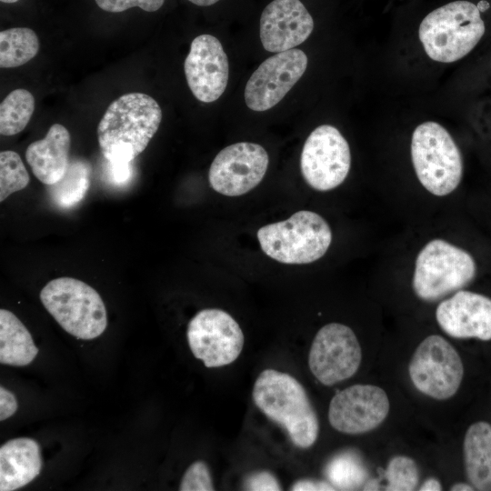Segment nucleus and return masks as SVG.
Segmentation results:
<instances>
[{
    "label": "nucleus",
    "mask_w": 491,
    "mask_h": 491,
    "mask_svg": "<svg viewBox=\"0 0 491 491\" xmlns=\"http://www.w3.org/2000/svg\"><path fill=\"white\" fill-rule=\"evenodd\" d=\"M184 70L196 99L204 103L217 100L225 92L229 77L228 58L220 41L208 34L193 39Z\"/></svg>",
    "instance_id": "obj_15"
},
{
    "label": "nucleus",
    "mask_w": 491,
    "mask_h": 491,
    "mask_svg": "<svg viewBox=\"0 0 491 491\" xmlns=\"http://www.w3.org/2000/svg\"><path fill=\"white\" fill-rule=\"evenodd\" d=\"M0 1L5 4H12V3L17 2L18 0H0Z\"/></svg>",
    "instance_id": "obj_37"
},
{
    "label": "nucleus",
    "mask_w": 491,
    "mask_h": 491,
    "mask_svg": "<svg viewBox=\"0 0 491 491\" xmlns=\"http://www.w3.org/2000/svg\"><path fill=\"white\" fill-rule=\"evenodd\" d=\"M161 120V107L150 95L133 92L119 96L110 104L97 125L104 157L114 167L128 165L146 148Z\"/></svg>",
    "instance_id": "obj_1"
},
{
    "label": "nucleus",
    "mask_w": 491,
    "mask_h": 491,
    "mask_svg": "<svg viewBox=\"0 0 491 491\" xmlns=\"http://www.w3.org/2000/svg\"><path fill=\"white\" fill-rule=\"evenodd\" d=\"M252 396L259 410L280 425L295 446L309 448L316 443L318 418L305 388L295 377L266 369L256 378Z\"/></svg>",
    "instance_id": "obj_2"
},
{
    "label": "nucleus",
    "mask_w": 491,
    "mask_h": 491,
    "mask_svg": "<svg viewBox=\"0 0 491 491\" xmlns=\"http://www.w3.org/2000/svg\"><path fill=\"white\" fill-rule=\"evenodd\" d=\"M104 11L111 13L124 12L132 7H139L146 12L157 11L165 0H95Z\"/></svg>",
    "instance_id": "obj_29"
},
{
    "label": "nucleus",
    "mask_w": 491,
    "mask_h": 491,
    "mask_svg": "<svg viewBox=\"0 0 491 491\" xmlns=\"http://www.w3.org/2000/svg\"><path fill=\"white\" fill-rule=\"evenodd\" d=\"M313 29L314 20L300 0H274L260 17V40L263 47L272 53L301 45Z\"/></svg>",
    "instance_id": "obj_16"
},
{
    "label": "nucleus",
    "mask_w": 491,
    "mask_h": 491,
    "mask_svg": "<svg viewBox=\"0 0 491 491\" xmlns=\"http://www.w3.org/2000/svg\"><path fill=\"white\" fill-rule=\"evenodd\" d=\"M333 485L325 481H316L304 479L295 483L291 490L306 491V490H335Z\"/></svg>",
    "instance_id": "obj_32"
},
{
    "label": "nucleus",
    "mask_w": 491,
    "mask_h": 491,
    "mask_svg": "<svg viewBox=\"0 0 491 491\" xmlns=\"http://www.w3.org/2000/svg\"><path fill=\"white\" fill-rule=\"evenodd\" d=\"M301 173L313 189L333 190L347 177L351 167L349 145L330 125L315 128L306 138L300 157Z\"/></svg>",
    "instance_id": "obj_9"
},
{
    "label": "nucleus",
    "mask_w": 491,
    "mask_h": 491,
    "mask_svg": "<svg viewBox=\"0 0 491 491\" xmlns=\"http://www.w3.org/2000/svg\"><path fill=\"white\" fill-rule=\"evenodd\" d=\"M441 329L455 338L491 339V298L458 290L442 300L436 309Z\"/></svg>",
    "instance_id": "obj_17"
},
{
    "label": "nucleus",
    "mask_w": 491,
    "mask_h": 491,
    "mask_svg": "<svg viewBox=\"0 0 491 491\" xmlns=\"http://www.w3.org/2000/svg\"><path fill=\"white\" fill-rule=\"evenodd\" d=\"M362 360V350L354 331L340 323H329L316 333L308 355L310 371L325 386L353 376Z\"/></svg>",
    "instance_id": "obj_11"
},
{
    "label": "nucleus",
    "mask_w": 491,
    "mask_h": 491,
    "mask_svg": "<svg viewBox=\"0 0 491 491\" xmlns=\"http://www.w3.org/2000/svg\"><path fill=\"white\" fill-rule=\"evenodd\" d=\"M30 177L20 155L12 150L0 153V202L25 189Z\"/></svg>",
    "instance_id": "obj_26"
},
{
    "label": "nucleus",
    "mask_w": 491,
    "mask_h": 491,
    "mask_svg": "<svg viewBox=\"0 0 491 491\" xmlns=\"http://www.w3.org/2000/svg\"><path fill=\"white\" fill-rule=\"evenodd\" d=\"M476 268L468 251L448 240L433 238L415 258L412 288L419 299L435 302L466 286Z\"/></svg>",
    "instance_id": "obj_5"
},
{
    "label": "nucleus",
    "mask_w": 491,
    "mask_h": 491,
    "mask_svg": "<svg viewBox=\"0 0 491 491\" xmlns=\"http://www.w3.org/2000/svg\"><path fill=\"white\" fill-rule=\"evenodd\" d=\"M386 490H414L419 481V472L416 462L406 456H396L390 459L385 474Z\"/></svg>",
    "instance_id": "obj_27"
},
{
    "label": "nucleus",
    "mask_w": 491,
    "mask_h": 491,
    "mask_svg": "<svg viewBox=\"0 0 491 491\" xmlns=\"http://www.w3.org/2000/svg\"><path fill=\"white\" fill-rule=\"evenodd\" d=\"M464 464L466 476L475 489L491 490V425L472 424L464 438Z\"/></svg>",
    "instance_id": "obj_20"
},
{
    "label": "nucleus",
    "mask_w": 491,
    "mask_h": 491,
    "mask_svg": "<svg viewBox=\"0 0 491 491\" xmlns=\"http://www.w3.org/2000/svg\"><path fill=\"white\" fill-rule=\"evenodd\" d=\"M408 373L419 392L434 399L446 400L457 392L464 366L459 354L446 339L430 335L416 348Z\"/></svg>",
    "instance_id": "obj_8"
},
{
    "label": "nucleus",
    "mask_w": 491,
    "mask_h": 491,
    "mask_svg": "<svg viewBox=\"0 0 491 491\" xmlns=\"http://www.w3.org/2000/svg\"><path fill=\"white\" fill-rule=\"evenodd\" d=\"M410 154L416 176L426 192L444 197L459 186L464 173L463 157L442 125L435 121L418 125L412 134Z\"/></svg>",
    "instance_id": "obj_4"
},
{
    "label": "nucleus",
    "mask_w": 491,
    "mask_h": 491,
    "mask_svg": "<svg viewBox=\"0 0 491 491\" xmlns=\"http://www.w3.org/2000/svg\"><path fill=\"white\" fill-rule=\"evenodd\" d=\"M188 1L199 6H209L217 3L219 0H188Z\"/></svg>",
    "instance_id": "obj_35"
},
{
    "label": "nucleus",
    "mask_w": 491,
    "mask_h": 491,
    "mask_svg": "<svg viewBox=\"0 0 491 491\" xmlns=\"http://www.w3.org/2000/svg\"><path fill=\"white\" fill-rule=\"evenodd\" d=\"M307 56L293 48L266 59L252 74L245 87V101L253 111L263 112L278 104L302 77Z\"/></svg>",
    "instance_id": "obj_13"
},
{
    "label": "nucleus",
    "mask_w": 491,
    "mask_h": 491,
    "mask_svg": "<svg viewBox=\"0 0 491 491\" xmlns=\"http://www.w3.org/2000/svg\"><path fill=\"white\" fill-rule=\"evenodd\" d=\"M326 475L334 486L351 490L360 486L365 481L366 472L360 459L351 452L333 457L326 468Z\"/></svg>",
    "instance_id": "obj_25"
},
{
    "label": "nucleus",
    "mask_w": 491,
    "mask_h": 491,
    "mask_svg": "<svg viewBox=\"0 0 491 491\" xmlns=\"http://www.w3.org/2000/svg\"><path fill=\"white\" fill-rule=\"evenodd\" d=\"M214 485L207 465L197 460L185 472L180 486V491H212Z\"/></svg>",
    "instance_id": "obj_28"
},
{
    "label": "nucleus",
    "mask_w": 491,
    "mask_h": 491,
    "mask_svg": "<svg viewBox=\"0 0 491 491\" xmlns=\"http://www.w3.org/2000/svg\"><path fill=\"white\" fill-rule=\"evenodd\" d=\"M35 111V98L25 89L10 92L0 105V134L10 136L22 132Z\"/></svg>",
    "instance_id": "obj_24"
},
{
    "label": "nucleus",
    "mask_w": 491,
    "mask_h": 491,
    "mask_svg": "<svg viewBox=\"0 0 491 491\" xmlns=\"http://www.w3.org/2000/svg\"><path fill=\"white\" fill-rule=\"evenodd\" d=\"M186 336L193 355L206 367L233 363L241 354L245 342L237 322L217 308L199 311L189 321Z\"/></svg>",
    "instance_id": "obj_10"
},
{
    "label": "nucleus",
    "mask_w": 491,
    "mask_h": 491,
    "mask_svg": "<svg viewBox=\"0 0 491 491\" xmlns=\"http://www.w3.org/2000/svg\"><path fill=\"white\" fill-rule=\"evenodd\" d=\"M485 31L476 5L458 0L430 12L419 25L418 36L428 57L453 63L470 53Z\"/></svg>",
    "instance_id": "obj_3"
},
{
    "label": "nucleus",
    "mask_w": 491,
    "mask_h": 491,
    "mask_svg": "<svg viewBox=\"0 0 491 491\" xmlns=\"http://www.w3.org/2000/svg\"><path fill=\"white\" fill-rule=\"evenodd\" d=\"M17 410V402L13 393L0 386V421L12 416Z\"/></svg>",
    "instance_id": "obj_31"
},
{
    "label": "nucleus",
    "mask_w": 491,
    "mask_h": 491,
    "mask_svg": "<svg viewBox=\"0 0 491 491\" xmlns=\"http://www.w3.org/2000/svg\"><path fill=\"white\" fill-rule=\"evenodd\" d=\"M39 50V40L27 27H14L0 32V66L14 68L33 59Z\"/></svg>",
    "instance_id": "obj_22"
},
{
    "label": "nucleus",
    "mask_w": 491,
    "mask_h": 491,
    "mask_svg": "<svg viewBox=\"0 0 491 491\" xmlns=\"http://www.w3.org/2000/svg\"><path fill=\"white\" fill-rule=\"evenodd\" d=\"M450 489L452 491H471L475 488L472 485L466 483H456L453 485Z\"/></svg>",
    "instance_id": "obj_34"
},
{
    "label": "nucleus",
    "mask_w": 491,
    "mask_h": 491,
    "mask_svg": "<svg viewBox=\"0 0 491 491\" xmlns=\"http://www.w3.org/2000/svg\"><path fill=\"white\" fill-rule=\"evenodd\" d=\"M420 491H439L442 490L440 482L436 478L426 479L420 486Z\"/></svg>",
    "instance_id": "obj_33"
},
{
    "label": "nucleus",
    "mask_w": 491,
    "mask_h": 491,
    "mask_svg": "<svg viewBox=\"0 0 491 491\" xmlns=\"http://www.w3.org/2000/svg\"><path fill=\"white\" fill-rule=\"evenodd\" d=\"M269 158L266 149L255 143L240 142L222 149L208 172L212 188L227 196L248 193L264 178Z\"/></svg>",
    "instance_id": "obj_12"
},
{
    "label": "nucleus",
    "mask_w": 491,
    "mask_h": 491,
    "mask_svg": "<svg viewBox=\"0 0 491 491\" xmlns=\"http://www.w3.org/2000/svg\"><path fill=\"white\" fill-rule=\"evenodd\" d=\"M40 300L59 326L77 338L94 339L106 328V309L100 295L81 280L53 279L41 290Z\"/></svg>",
    "instance_id": "obj_7"
},
{
    "label": "nucleus",
    "mask_w": 491,
    "mask_h": 491,
    "mask_svg": "<svg viewBox=\"0 0 491 491\" xmlns=\"http://www.w3.org/2000/svg\"><path fill=\"white\" fill-rule=\"evenodd\" d=\"M248 490H280L281 486L277 479L269 472L262 471L252 474L246 481Z\"/></svg>",
    "instance_id": "obj_30"
},
{
    "label": "nucleus",
    "mask_w": 491,
    "mask_h": 491,
    "mask_svg": "<svg viewBox=\"0 0 491 491\" xmlns=\"http://www.w3.org/2000/svg\"><path fill=\"white\" fill-rule=\"evenodd\" d=\"M38 443L18 437L0 447V490L13 491L25 486L41 472L42 457Z\"/></svg>",
    "instance_id": "obj_19"
},
{
    "label": "nucleus",
    "mask_w": 491,
    "mask_h": 491,
    "mask_svg": "<svg viewBox=\"0 0 491 491\" xmlns=\"http://www.w3.org/2000/svg\"><path fill=\"white\" fill-rule=\"evenodd\" d=\"M480 12H484L489 8V3L486 1H480L476 5Z\"/></svg>",
    "instance_id": "obj_36"
},
{
    "label": "nucleus",
    "mask_w": 491,
    "mask_h": 491,
    "mask_svg": "<svg viewBox=\"0 0 491 491\" xmlns=\"http://www.w3.org/2000/svg\"><path fill=\"white\" fill-rule=\"evenodd\" d=\"M70 145L68 130L60 124H54L43 139L27 146L25 159L40 182L52 185L63 178L70 163Z\"/></svg>",
    "instance_id": "obj_18"
},
{
    "label": "nucleus",
    "mask_w": 491,
    "mask_h": 491,
    "mask_svg": "<svg viewBox=\"0 0 491 491\" xmlns=\"http://www.w3.org/2000/svg\"><path fill=\"white\" fill-rule=\"evenodd\" d=\"M92 167L82 159H74L57 183L49 185L54 202L63 208H69L79 203L85 195L89 185Z\"/></svg>",
    "instance_id": "obj_23"
},
{
    "label": "nucleus",
    "mask_w": 491,
    "mask_h": 491,
    "mask_svg": "<svg viewBox=\"0 0 491 491\" xmlns=\"http://www.w3.org/2000/svg\"><path fill=\"white\" fill-rule=\"evenodd\" d=\"M31 334L16 316L6 309L0 310V363L24 366L36 356Z\"/></svg>",
    "instance_id": "obj_21"
},
{
    "label": "nucleus",
    "mask_w": 491,
    "mask_h": 491,
    "mask_svg": "<svg viewBox=\"0 0 491 491\" xmlns=\"http://www.w3.org/2000/svg\"><path fill=\"white\" fill-rule=\"evenodd\" d=\"M389 408L388 396L381 387L356 384L332 397L328 420L332 427L341 433L359 435L381 425Z\"/></svg>",
    "instance_id": "obj_14"
},
{
    "label": "nucleus",
    "mask_w": 491,
    "mask_h": 491,
    "mask_svg": "<svg viewBox=\"0 0 491 491\" xmlns=\"http://www.w3.org/2000/svg\"><path fill=\"white\" fill-rule=\"evenodd\" d=\"M326 219L309 210H300L288 219L262 226L257 239L263 252L284 264L304 265L323 257L332 242Z\"/></svg>",
    "instance_id": "obj_6"
}]
</instances>
